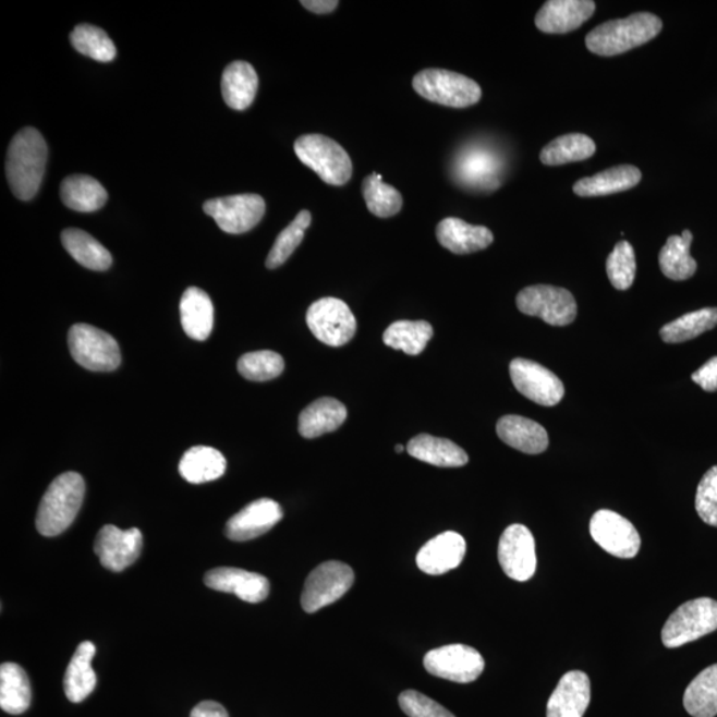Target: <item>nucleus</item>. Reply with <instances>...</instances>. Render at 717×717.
Listing matches in <instances>:
<instances>
[{
  "mask_svg": "<svg viewBox=\"0 0 717 717\" xmlns=\"http://www.w3.org/2000/svg\"><path fill=\"white\" fill-rule=\"evenodd\" d=\"M47 159L46 139L34 127H24L12 138L5 160V174L17 198L33 199L39 192Z\"/></svg>",
  "mask_w": 717,
  "mask_h": 717,
  "instance_id": "obj_1",
  "label": "nucleus"
},
{
  "mask_svg": "<svg viewBox=\"0 0 717 717\" xmlns=\"http://www.w3.org/2000/svg\"><path fill=\"white\" fill-rule=\"evenodd\" d=\"M664 23L649 12L637 14L600 24L586 36V47L599 57H617L636 47L646 45L658 36Z\"/></svg>",
  "mask_w": 717,
  "mask_h": 717,
  "instance_id": "obj_2",
  "label": "nucleus"
},
{
  "mask_svg": "<svg viewBox=\"0 0 717 717\" xmlns=\"http://www.w3.org/2000/svg\"><path fill=\"white\" fill-rule=\"evenodd\" d=\"M84 495L85 483L78 473L66 472L54 478L36 514V527L41 536L54 537L65 532L81 512Z\"/></svg>",
  "mask_w": 717,
  "mask_h": 717,
  "instance_id": "obj_3",
  "label": "nucleus"
},
{
  "mask_svg": "<svg viewBox=\"0 0 717 717\" xmlns=\"http://www.w3.org/2000/svg\"><path fill=\"white\" fill-rule=\"evenodd\" d=\"M294 150L303 163L328 185L348 184L352 175V162L348 151L330 137L318 135L301 136L294 144Z\"/></svg>",
  "mask_w": 717,
  "mask_h": 717,
  "instance_id": "obj_4",
  "label": "nucleus"
},
{
  "mask_svg": "<svg viewBox=\"0 0 717 717\" xmlns=\"http://www.w3.org/2000/svg\"><path fill=\"white\" fill-rule=\"evenodd\" d=\"M413 89L429 101L452 108L477 105L483 93L472 78L447 70H424L413 77Z\"/></svg>",
  "mask_w": 717,
  "mask_h": 717,
  "instance_id": "obj_5",
  "label": "nucleus"
},
{
  "mask_svg": "<svg viewBox=\"0 0 717 717\" xmlns=\"http://www.w3.org/2000/svg\"><path fill=\"white\" fill-rule=\"evenodd\" d=\"M717 630V601L697 598L685 601L667 619L661 630V642L668 648H678L701 640Z\"/></svg>",
  "mask_w": 717,
  "mask_h": 717,
  "instance_id": "obj_6",
  "label": "nucleus"
},
{
  "mask_svg": "<svg viewBox=\"0 0 717 717\" xmlns=\"http://www.w3.org/2000/svg\"><path fill=\"white\" fill-rule=\"evenodd\" d=\"M72 357L77 364L95 373H111L121 363L117 339L90 325L72 326L69 333Z\"/></svg>",
  "mask_w": 717,
  "mask_h": 717,
  "instance_id": "obj_7",
  "label": "nucleus"
},
{
  "mask_svg": "<svg viewBox=\"0 0 717 717\" xmlns=\"http://www.w3.org/2000/svg\"><path fill=\"white\" fill-rule=\"evenodd\" d=\"M515 302L522 314L540 318L550 326L573 324L579 312L569 290L549 284L528 285L520 291Z\"/></svg>",
  "mask_w": 717,
  "mask_h": 717,
  "instance_id": "obj_8",
  "label": "nucleus"
},
{
  "mask_svg": "<svg viewBox=\"0 0 717 717\" xmlns=\"http://www.w3.org/2000/svg\"><path fill=\"white\" fill-rule=\"evenodd\" d=\"M307 326L314 337L331 348L348 344L356 332L351 308L338 297H321L307 309Z\"/></svg>",
  "mask_w": 717,
  "mask_h": 717,
  "instance_id": "obj_9",
  "label": "nucleus"
},
{
  "mask_svg": "<svg viewBox=\"0 0 717 717\" xmlns=\"http://www.w3.org/2000/svg\"><path fill=\"white\" fill-rule=\"evenodd\" d=\"M355 574L349 564L328 561L312 571L303 588L301 604L308 613L317 612L342 598L354 585Z\"/></svg>",
  "mask_w": 717,
  "mask_h": 717,
  "instance_id": "obj_10",
  "label": "nucleus"
},
{
  "mask_svg": "<svg viewBox=\"0 0 717 717\" xmlns=\"http://www.w3.org/2000/svg\"><path fill=\"white\" fill-rule=\"evenodd\" d=\"M265 199L258 194H236V196L206 200L204 211L215 218L224 233L242 234L254 229L265 216Z\"/></svg>",
  "mask_w": 717,
  "mask_h": 717,
  "instance_id": "obj_11",
  "label": "nucleus"
},
{
  "mask_svg": "<svg viewBox=\"0 0 717 717\" xmlns=\"http://www.w3.org/2000/svg\"><path fill=\"white\" fill-rule=\"evenodd\" d=\"M424 667L430 676L465 684L475 682L482 676L485 661L473 647L448 644L425 655Z\"/></svg>",
  "mask_w": 717,
  "mask_h": 717,
  "instance_id": "obj_12",
  "label": "nucleus"
},
{
  "mask_svg": "<svg viewBox=\"0 0 717 717\" xmlns=\"http://www.w3.org/2000/svg\"><path fill=\"white\" fill-rule=\"evenodd\" d=\"M509 370L515 390L534 403L555 406L564 397L562 380L536 362L518 357L510 363Z\"/></svg>",
  "mask_w": 717,
  "mask_h": 717,
  "instance_id": "obj_13",
  "label": "nucleus"
},
{
  "mask_svg": "<svg viewBox=\"0 0 717 717\" xmlns=\"http://www.w3.org/2000/svg\"><path fill=\"white\" fill-rule=\"evenodd\" d=\"M498 561L509 579H532L537 569L536 543L526 526L514 524L506 528L498 544Z\"/></svg>",
  "mask_w": 717,
  "mask_h": 717,
  "instance_id": "obj_14",
  "label": "nucleus"
},
{
  "mask_svg": "<svg viewBox=\"0 0 717 717\" xmlns=\"http://www.w3.org/2000/svg\"><path fill=\"white\" fill-rule=\"evenodd\" d=\"M591 534L601 549L618 558H634L641 549L636 527L621 514L601 509L593 515Z\"/></svg>",
  "mask_w": 717,
  "mask_h": 717,
  "instance_id": "obj_15",
  "label": "nucleus"
},
{
  "mask_svg": "<svg viewBox=\"0 0 717 717\" xmlns=\"http://www.w3.org/2000/svg\"><path fill=\"white\" fill-rule=\"evenodd\" d=\"M143 550V534L136 527L121 531L118 526L106 525L95 539V552L102 567L120 571L137 561Z\"/></svg>",
  "mask_w": 717,
  "mask_h": 717,
  "instance_id": "obj_16",
  "label": "nucleus"
},
{
  "mask_svg": "<svg viewBox=\"0 0 717 717\" xmlns=\"http://www.w3.org/2000/svg\"><path fill=\"white\" fill-rule=\"evenodd\" d=\"M502 162L494 151L482 147L465 148L455 157L454 179L472 190L494 191L500 186Z\"/></svg>",
  "mask_w": 717,
  "mask_h": 717,
  "instance_id": "obj_17",
  "label": "nucleus"
},
{
  "mask_svg": "<svg viewBox=\"0 0 717 717\" xmlns=\"http://www.w3.org/2000/svg\"><path fill=\"white\" fill-rule=\"evenodd\" d=\"M282 518V508L278 502L271 498H259L233 515L228 521L224 533L228 538L243 543L271 531Z\"/></svg>",
  "mask_w": 717,
  "mask_h": 717,
  "instance_id": "obj_18",
  "label": "nucleus"
},
{
  "mask_svg": "<svg viewBox=\"0 0 717 717\" xmlns=\"http://www.w3.org/2000/svg\"><path fill=\"white\" fill-rule=\"evenodd\" d=\"M204 582L212 591L234 594L248 604H259L270 593V582L266 576L235 568L210 570L205 574Z\"/></svg>",
  "mask_w": 717,
  "mask_h": 717,
  "instance_id": "obj_19",
  "label": "nucleus"
},
{
  "mask_svg": "<svg viewBox=\"0 0 717 717\" xmlns=\"http://www.w3.org/2000/svg\"><path fill=\"white\" fill-rule=\"evenodd\" d=\"M466 543L461 534L446 532L428 540L417 552V568L425 574L441 575L459 568L465 557Z\"/></svg>",
  "mask_w": 717,
  "mask_h": 717,
  "instance_id": "obj_20",
  "label": "nucleus"
},
{
  "mask_svg": "<svg viewBox=\"0 0 717 717\" xmlns=\"http://www.w3.org/2000/svg\"><path fill=\"white\" fill-rule=\"evenodd\" d=\"M592 0H549L537 12L536 26L545 34H568L591 20Z\"/></svg>",
  "mask_w": 717,
  "mask_h": 717,
  "instance_id": "obj_21",
  "label": "nucleus"
},
{
  "mask_svg": "<svg viewBox=\"0 0 717 717\" xmlns=\"http://www.w3.org/2000/svg\"><path fill=\"white\" fill-rule=\"evenodd\" d=\"M592 698L591 679L582 671H570L559 680L548 703V717H583Z\"/></svg>",
  "mask_w": 717,
  "mask_h": 717,
  "instance_id": "obj_22",
  "label": "nucleus"
},
{
  "mask_svg": "<svg viewBox=\"0 0 717 717\" xmlns=\"http://www.w3.org/2000/svg\"><path fill=\"white\" fill-rule=\"evenodd\" d=\"M436 236L442 247L454 254H471L491 245L495 236L488 228L475 227L460 218L449 217L437 224Z\"/></svg>",
  "mask_w": 717,
  "mask_h": 717,
  "instance_id": "obj_23",
  "label": "nucleus"
},
{
  "mask_svg": "<svg viewBox=\"0 0 717 717\" xmlns=\"http://www.w3.org/2000/svg\"><path fill=\"white\" fill-rule=\"evenodd\" d=\"M497 435L507 446L527 454H539L549 447V436L543 425L531 418L509 415L497 423Z\"/></svg>",
  "mask_w": 717,
  "mask_h": 717,
  "instance_id": "obj_24",
  "label": "nucleus"
},
{
  "mask_svg": "<svg viewBox=\"0 0 717 717\" xmlns=\"http://www.w3.org/2000/svg\"><path fill=\"white\" fill-rule=\"evenodd\" d=\"M181 325L187 337L206 340L210 337L215 325V307L204 290L190 288L180 302Z\"/></svg>",
  "mask_w": 717,
  "mask_h": 717,
  "instance_id": "obj_25",
  "label": "nucleus"
},
{
  "mask_svg": "<svg viewBox=\"0 0 717 717\" xmlns=\"http://www.w3.org/2000/svg\"><path fill=\"white\" fill-rule=\"evenodd\" d=\"M96 647L94 643L78 644L74 656L66 667L64 677V692L72 703H82L93 694L97 678L93 668Z\"/></svg>",
  "mask_w": 717,
  "mask_h": 717,
  "instance_id": "obj_26",
  "label": "nucleus"
},
{
  "mask_svg": "<svg viewBox=\"0 0 717 717\" xmlns=\"http://www.w3.org/2000/svg\"><path fill=\"white\" fill-rule=\"evenodd\" d=\"M642 180V172L634 166L613 167L582 179L573 187L576 196L600 197L633 190Z\"/></svg>",
  "mask_w": 717,
  "mask_h": 717,
  "instance_id": "obj_27",
  "label": "nucleus"
},
{
  "mask_svg": "<svg viewBox=\"0 0 717 717\" xmlns=\"http://www.w3.org/2000/svg\"><path fill=\"white\" fill-rule=\"evenodd\" d=\"M258 75L247 62H233L223 71L222 96L224 102L235 111H245L253 105L258 90Z\"/></svg>",
  "mask_w": 717,
  "mask_h": 717,
  "instance_id": "obj_28",
  "label": "nucleus"
},
{
  "mask_svg": "<svg viewBox=\"0 0 717 717\" xmlns=\"http://www.w3.org/2000/svg\"><path fill=\"white\" fill-rule=\"evenodd\" d=\"M348 418V409L337 399L315 400L300 416V434L306 439L333 433Z\"/></svg>",
  "mask_w": 717,
  "mask_h": 717,
  "instance_id": "obj_29",
  "label": "nucleus"
},
{
  "mask_svg": "<svg viewBox=\"0 0 717 717\" xmlns=\"http://www.w3.org/2000/svg\"><path fill=\"white\" fill-rule=\"evenodd\" d=\"M406 451L423 463L440 467H460L470 461L464 449L458 443L425 434L413 437L406 446Z\"/></svg>",
  "mask_w": 717,
  "mask_h": 717,
  "instance_id": "obj_30",
  "label": "nucleus"
},
{
  "mask_svg": "<svg viewBox=\"0 0 717 717\" xmlns=\"http://www.w3.org/2000/svg\"><path fill=\"white\" fill-rule=\"evenodd\" d=\"M179 471L187 483H210L223 476L227 471V459L215 448L193 447L182 455Z\"/></svg>",
  "mask_w": 717,
  "mask_h": 717,
  "instance_id": "obj_31",
  "label": "nucleus"
},
{
  "mask_svg": "<svg viewBox=\"0 0 717 717\" xmlns=\"http://www.w3.org/2000/svg\"><path fill=\"white\" fill-rule=\"evenodd\" d=\"M60 196L66 208L90 212L102 208L108 199V193L99 181L89 175H70L62 182Z\"/></svg>",
  "mask_w": 717,
  "mask_h": 717,
  "instance_id": "obj_32",
  "label": "nucleus"
},
{
  "mask_svg": "<svg viewBox=\"0 0 717 717\" xmlns=\"http://www.w3.org/2000/svg\"><path fill=\"white\" fill-rule=\"evenodd\" d=\"M694 235L684 230L682 235H672L659 253L661 272L672 281H686L695 276L697 265L691 257L690 248Z\"/></svg>",
  "mask_w": 717,
  "mask_h": 717,
  "instance_id": "obj_33",
  "label": "nucleus"
},
{
  "mask_svg": "<svg viewBox=\"0 0 717 717\" xmlns=\"http://www.w3.org/2000/svg\"><path fill=\"white\" fill-rule=\"evenodd\" d=\"M62 243L72 258L89 270L106 271L112 266V255L93 235L81 229H65Z\"/></svg>",
  "mask_w": 717,
  "mask_h": 717,
  "instance_id": "obj_34",
  "label": "nucleus"
},
{
  "mask_svg": "<svg viewBox=\"0 0 717 717\" xmlns=\"http://www.w3.org/2000/svg\"><path fill=\"white\" fill-rule=\"evenodd\" d=\"M32 704V685L27 673L16 664L0 667V707L4 713L21 715Z\"/></svg>",
  "mask_w": 717,
  "mask_h": 717,
  "instance_id": "obj_35",
  "label": "nucleus"
},
{
  "mask_svg": "<svg viewBox=\"0 0 717 717\" xmlns=\"http://www.w3.org/2000/svg\"><path fill=\"white\" fill-rule=\"evenodd\" d=\"M597 150L593 138L582 133H569L552 139L540 150L539 160L544 166L559 167L564 163L591 159Z\"/></svg>",
  "mask_w": 717,
  "mask_h": 717,
  "instance_id": "obj_36",
  "label": "nucleus"
},
{
  "mask_svg": "<svg viewBox=\"0 0 717 717\" xmlns=\"http://www.w3.org/2000/svg\"><path fill=\"white\" fill-rule=\"evenodd\" d=\"M433 337L434 328L428 321L399 320L387 328L382 342L388 348L416 356L422 354Z\"/></svg>",
  "mask_w": 717,
  "mask_h": 717,
  "instance_id": "obj_37",
  "label": "nucleus"
},
{
  "mask_svg": "<svg viewBox=\"0 0 717 717\" xmlns=\"http://www.w3.org/2000/svg\"><path fill=\"white\" fill-rule=\"evenodd\" d=\"M684 708L694 717L717 715V665L706 668L692 680L684 692Z\"/></svg>",
  "mask_w": 717,
  "mask_h": 717,
  "instance_id": "obj_38",
  "label": "nucleus"
},
{
  "mask_svg": "<svg viewBox=\"0 0 717 717\" xmlns=\"http://www.w3.org/2000/svg\"><path fill=\"white\" fill-rule=\"evenodd\" d=\"M717 326V307H707L689 313L671 321L660 330V338L666 343H683L702 333L714 330Z\"/></svg>",
  "mask_w": 717,
  "mask_h": 717,
  "instance_id": "obj_39",
  "label": "nucleus"
},
{
  "mask_svg": "<svg viewBox=\"0 0 717 717\" xmlns=\"http://www.w3.org/2000/svg\"><path fill=\"white\" fill-rule=\"evenodd\" d=\"M72 46L77 52L97 60V62H112L117 57V47L106 32L90 24H78L70 36Z\"/></svg>",
  "mask_w": 717,
  "mask_h": 717,
  "instance_id": "obj_40",
  "label": "nucleus"
},
{
  "mask_svg": "<svg viewBox=\"0 0 717 717\" xmlns=\"http://www.w3.org/2000/svg\"><path fill=\"white\" fill-rule=\"evenodd\" d=\"M363 197L373 215L388 218L401 210L403 197L393 186L385 184L378 173H373L363 181Z\"/></svg>",
  "mask_w": 717,
  "mask_h": 717,
  "instance_id": "obj_41",
  "label": "nucleus"
},
{
  "mask_svg": "<svg viewBox=\"0 0 717 717\" xmlns=\"http://www.w3.org/2000/svg\"><path fill=\"white\" fill-rule=\"evenodd\" d=\"M312 212L308 210L297 212L295 220L278 235L275 246L271 247L269 257L266 259L267 269H277L291 257V254L296 251V247L305 239L306 230L312 224Z\"/></svg>",
  "mask_w": 717,
  "mask_h": 717,
  "instance_id": "obj_42",
  "label": "nucleus"
},
{
  "mask_svg": "<svg viewBox=\"0 0 717 717\" xmlns=\"http://www.w3.org/2000/svg\"><path fill=\"white\" fill-rule=\"evenodd\" d=\"M283 357L275 351L248 352L240 357L239 373L252 381H267L283 373Z\"/></svg>",
  "mask_w": 717,
  "mask_h": 717,
  "instance_id": "obj_43",
  "label": "nucleus"
},
{
  "mask_svg": "<svg viewBox=\"0 0 717 717\" xmlns=\"http://www.w3.org/2000/svg\"><path fill=\"white\" fill-rule=\"evenodd\" d=\"M607 277L617 290H629L636 276V259L634 247L628 241L618 243L607 258Z\"/></svg>",
  "mask_w": 717,
  "mask_h": 717,
  "instance_id": "obj_44",
  "label": "nucleus"
},
{
  "mask_svg": "<svg viewBox=\"0 0 717 717\" xmlns=\"http://www.w3.org/2000/svg\"><path fill=\"white\" fill-rule=\"evenodd\" d=\"M695 507L698 518L717 527V465L710 467L698 484Z\"/></svg>",
  "mask_w": 717,
  "mask_h": 717,
  "instance_id": "obj_45",
  "label": "nucleus"
},
{
  "mask_svg": "<svg viewBox=\"0 0 717 717\" xmlns=\"http://www.w3.org/2000/svg\"><path fill=\"white\" fill-rule=\"evenodd\" d=\"M399 704L410 717H455L433 698L421 692L406 690L399 696Z\"/></svg>",
  "mask_w": 717,
  "mask_h": 717,
  "instance_id": "obj_46",
  "label": "nucleus"
},
{
  "mask_svg": "<svg viewBox=\"0 0 717 717\" xmlns=\"http://www.w3.org/2000/svg\"><path fill=\"white\" fill-rule=\"evenodd\" d=\"M692 380L701 386L704 391H717V356L709 358L704 366L692 374Z\"/></svg>",
  "mask_w": 717,
  "mask_h": 717,
  "instance_id": "obj_47",
  "label": "nucleus"
},
{
  "mask_svg": "<svg viewBox=\"0 0 717 717\" xmlns=\"http://www.w3.org/2000/svg\"><path fill=\"white\" fill-rule=\"evenodd\" d=\"M191 717H229V715L220 703L206 701L193 708Z\"/></svg>",
  "mask_w": 717,
  "mask_h": 717,
  "instance_id": "obj_48",
  "label": "nucleus"
},
{
  "mask_svg": "<svg viewBox=\"0 0 717 717\" xmlns=\"http://www.w3.org/2000/svg\"><path fill=\"white\" fill-rule=\"evenodd\" d=\"M301 4L315 14H330L337 10L339 2L337 0H303Z\"/></svg>",
  "mask_w": 717,
  "mask_h": 717,
  "instance_id": "obj_49",
  "label": "nucleus"
},
{
  "mask_svg": "<svg viewBox=\"0 0 717 717\" xmlns=\"http://www.w3.org/2000/svg\"><path fill=\"white\" fill-rule=\"evenodd\" d=\"M394 451H397L398 453H401V452L404 451V447L403 446H397V447H394Z\"/></svg>",
  "mask_w": 717,
  "mask_h": 717,
  "instance_id": "obj_50",
  "label": "nucleus"
}]
</instances>
